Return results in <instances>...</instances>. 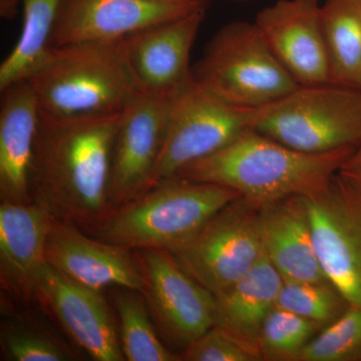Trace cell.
Here are the masks:
<instances>
[{"mask_svg": "<svg viewBox=\"0 0 361 361\" xmlns=\"http://www.w3.org/2000/svg\"><path fill=\"white\" fill-rule=\"evenodd\" d=\"M120 113L58 118L40 113L32 198L59 219L94 227L110 212L111 149Z\"/></svg>", "mask_w": 361, "mask_h": 361, "instance_id": "6da1fadb", "label": "cell"}, {"mask_svg": "<svg viewBox=\"0 0 361 361\" xmlns=\"http://www.w3.org/2000/svg\"><path fill=\"white\" fill-rule=\"evenodd\" d=\"M355 149L305 153L250 128L176 176L230 188L262 207L287 197H310L324 191Z\"/></svg>", "mask_w": 361, "mask_h": 361, "instance_id": "7a4b0ae2", "label": "cell"}, {"mask_svg": "<svg viewBox=\"0 0 361 361\" xmlns=\"http://www.w3.org/2000/svg\"><path fill=\"white\" fill-rule=\"evenodd\" d=\"M239 197L230 188L174 176L114 207L90 229L106 243L174 253Z\"/></svg>", "mask_w": 361, "mask_h": 361, "instance_id": "3957f363", "label": "cell"}, {"mask_svg": "<svg viewBox=\"0 0 361 361\" xmlns=\"http://www.w3.org/2000/svg\"><path fill=\"white\" fill-rule=\"evenodd\" d=\"M27 80L40 113L58 118L121 113L137 94L123 40L51 47Z\"/></svg>", "mask_w": 361, "mask_h": 361, "instance_id": "277c9868", "label": "cell"}, {"mask_svg": "<svg viewBox=\"0 0 361 361\" xmlns=\"http://www.w3.org/2000/svg\"><path fill=\"white\" fill-rule=\"evenodd\" d=\"M251 129L305 153L356 149L361 145V87L298 85L255 109Z\"/></svg>", "mask_w": 361, "mask_h": 361, "instance_id": "5b68a950", "label": "cell"}, {"mask_svg": "<svg viewBox=\"0 0 361 361\" xmlns=\"http://www.w3.org/2000/svg\"><path fill=\"white\" fill-rule=\"evenodd\" d=\"M195 80L234 106L258 109L295 90L255 23L233 21L209 40L192 68Z\"/></svg>", "mask_w": 361, "mask_h": 361, "instance_id": "8992f818", "label": "cell"}, {"mask_svg": "<svg viewBox=\"0 0 361 361\" xmlns=\"http://www.w3.org/2000/svg\"><path fill=\"white\" fill-rule=\"evenodd\" d=\"M259 210L260 207L239 197L171 254L190 276L219 295L245 276L264 254Z\"/></svg>", "mask_w": 361, "mask_h": 361, "instance_id": "52a82bcc", "label": "cell"}, {"mask_svg": "<svg viewBox=\"0 0 361 361\" xmlns=\"http://www.w3.org/2000/svg\"><path fill=\"white\" fill-rule=\"evenodd\" d=\"M254 110L227 103L192 78L175 97L165 142L147 190L250 129Z\"/></svg>", "mask_w": 361, "mask_h": 361, "instance_id": "ba28073f", "label": "cell"}, {"mask_svg": "<svg viewBox=\"0 0 361 361\" xmlns=\"http://www.w3.org/2000/svg\"><path fill=\"white\" fill-rule=\"evenodd\" d=\"M305 198L316 254L327 280L361 306V191L338 175Z\"/></svg>", "mask_w": 361, "mask_h": 361, "instance_id": "9c48e42d", "label": "cell"}, {"mask_svg": "<svg viewBox=\"0 0 361 361\" xmlns=\"http://www.w3.org/2000/svg\"><path fill=\"white\" fill-rule=\"evenodd\" d=\"M208 0H63L51 47L118 42L208 8Z\"/></svg>", "mask_w": 361, "mask_h": 361, "instance_id": "30bf717a", "label": "cell"}, {"mask_svg": "<svg viewBox=\"0 0 361 361\" xmlns=\"http://www.w3.org/2000/svg\"><path fill=\"white\" fill-rule=\"evenodd\" d=\"M176 97L137 94L121 111L111 149V209L148 189L167 135Z\"/></svg>", "mask_w": 361, "mask_h": 361, "instance_id": "8fae6325", "label": "cell"}, {"mask_svg": "<svg viewBox=\"0 0 361 361\" xmlns=\"http://www.w3.org/2000/svg\"><path fill=\"white\" fill-rule=\"evenodd\" d=\"M137 259L145 281L142 294L169 337L187 346L212 329L216 296L170 252L141 249Z\"/></svg>", "mask_w": 361, "mask_h": 361, "instance_id": "7c38bea8", "label": "cell"}, {"mask_svg": "<svg viewBox=\"0 0 361 361\" xmlns=\"http://www.w3.org/2000/svg\"><path fill=\"white\" fill-rule=\"evenodd\" d=\"M207 9L154 26L123 39V51L137 94L178 96L193 78L192 49Z\"/></svg>", "mask_w": 361, "mask_h": 361, "instance_id": "4fadbf2b", "label": "cell"}, {"mask_svg": "<svg viewBox=\"0 0 361 361\" xmlns=\"http://www.w3.org/2000/svg\"><path fill=\"white\" fill-rule=\"evenodd\" d=\"M132 249L90 238L54 215L45 245L47 264L71 281L102 292L111 286L142 292L145 281Z\"/></svg>", "mask_w": 361, "mask_h": 361, "instance_id": "5bb4252c", "label": "cell"}, {"mask_svg": "<svg viewBox=\"0 0 361 361\" xmlns=\"http://www.w3.org/2000/svg\"><path fill=\"white\" fill-rule=\"evenodd\" d=\"M254 23L297 84L330 82L318 0H277L262 9Z\"/></svg>", "mask_w": 361, "mask_h": 361, "instance_id": "9a60e30c", "label": "cell"}, {"mask_svg": "<svg viewBox=\"0 0 361 361\" xmlns=\"http://www.w3.org/2000/svg\"><path fill=\"white\" fill-rule=\"evenodd\" d=\"M35 300L56 317L71 341L92 360H126L101 292L71 281L47 264L40 275Z\"/></svg>", "mask_w": 361, "mask_h": 361, "instance_id": "2e32d148", "label": "cell"}, {"mask_svg": "<svg viewBox=\"0 0 361 361\" xmlns=\"http://www.w3.org/2000/svg\"><path fill=\"white\" fill-rule=\"evenodd\" d=\"M52 218L39 201L0 206V279L8 293L25 302L37 296Z\"/></svg>", "mask_w": 361, "mask_h": 361, "instance_id": "e0dca14e", "label": "cell"}, {"mask_svg": "<svg viewBox=\"0 0 361 361\" xmlns=\"http://www.w3.org/2000/svg\"><path fill=\"white\" fill-rule=\"evenodd\" d=\"M40 110L28 80L1 92L0 196L1 202L27 204L32 198V171Z\"/></svg>", "mask_w": 361, "mask_h": 361, "instance_id": "ac0fdd59", "label": "cell"}, {"mask_svg": "<svg viewBox=\"0 0 361 361\" xmlns=\"http://www.w3.org/2000/svg\"><path fill=\"white\" fill-rule=\"evenodd\" d=\"M259 222L263 252L283 279L329 281L316 254L303 196L287 197L260 207Z\"/></svg>", "mask_w": 361, "mask_h": 361, "instance_id": "d6986e66", "label": "cell"}, {"mask_svg": "<svg viewBox=\"0 0 361 361\" xmlns=\"http://www.w3.org/2000/svg\"><path fill=\"white\" fill-rule=\"evenodd\" d=\"M282 283L283 277L263 254L245 276L216 296L214 327L262 360L259 350L261 330L276 306Z\"/></svg>", "mask_w": 361, "mask_h": 361, "instance_id": "ffe728a7", "label": "cell"}, {"mask_svg": "<svg viewBox=\"0 0 361 361\" xmlns=\"http://www.w3.org/2000/svg\"><path fill=\"white\" fill-rule=\"evenodd\" d=\"M63 0H21L23 21L20 39L0 65V92L27 80L39 68L51 45V37Z\"/></svg>", "mask_w": 361, "mask_h": 361, "instance_id": "44dd1931", "label": "cell"}, {"mask_svg": "<svg viewBox=\"0 0 361 361\" xmlns=\"http://www.w3.org/2000/svg\"><path fill=\"white\" fill-rule=\"evenodd\" d=\"M330 82L361 87V0H323Z\"/></svg>", "mask_w": 361, "mask_h": 361, "instance_id": "7402d4cb", "label": "cell"}, {"mask_svg": "<svg viewBox=\"0 0 361 361\" xmlns=\"http://www.w3.org/2000/svg\"><path fill=\"white\" fill-rule=\"evenodd\" d=\"M120 320V342L126 360H180L165 348L149 317L148 304L142 292L123 288L116 297Z\"/></svg>", "mask_w": 361, "mask_h": 361, "instance_id": "603a6c76", "label": "cell"}, {"mask_svg": "<svg viewBox=\"0 0 361 361\" xmlns=\"http://www.w3.org/2000/svg\"><path fill=\"white\" fill-rule=\"evenodd\" d=\"M323 329L319 323L275 306L261 330L259 350L262 360L297 361Z\"/></svg>", "mask_w": 361, "mask_h": 361, "instance_id": "cb8c5ba5", "label": "cell"}, {"mask_svg": "<svg viewBox=\"0 0 361 361\" xmlns=\"http://www.w3.org/2000/svg\"><path fill=\"white\" fill-rule=\"evenodd\" d=\"M350 304L329 281H293L283 279L276 306L282 310L329 326Z\"/></svg>", "mask_w": 361, "mask_h": 361, "instance_id": "d4e9b609", "label": "cell"}, {"mask_svg": "<svg viewBox=\"0 0 361 361\" xmlns=\"http://www.w3.org/2000/svg\"><path fill=\"white\" fill-rule=\"evenodd\" d=\"M1 349L7 360L66 361L75 355L51 334L28 320H7L1 325Z\"/></svg>", "mask_w": 361, "mask_h": 361, "instance_id": "484cf974", "label": "cell"}, {"mask_svg": "<svg viewBox=\"0 0 361 361\" xmlns=\"http://www.w3.org/2000/svg\"><path fill=\"white\" fill-rule=\"evenodd\" d=\"M297 361H361V306L349 305L307 344Z\"/></svg>", "mask_w": 361, "mask_h": 361, "instance_id": "4316f807", "label": "cell"}, {"mask_svg": "<svg viewBox=\"0 0 361 361\" xmlns=\"http://www.w3.org/2000/svg\"><path fill=\"white\" fill-rule=\"evenodd\" d=\"M186 361H257L245 348L220 329L212 327L186 346L180 355Z\"/></svg>", "mask_w": 361, "mask_h": 361, "instance_id": "83f0119b", "label": "cell"}, {"mask_svg": "<svg viewBox=\"0 0 361 361\" xmlns=\"http://www.w3.org/2000/svg\"><path fill=\"white\" fill-rule=\"evenodd\" d=\"M338 175L361 191V145L342 164Z\"/></svg>", "mask_w": 361, "mask_h": 361, "instance_id": "f1b7e54d", "label": "cell"}, {"mask_svg": "<svg viewBox=\"0 0 361 361\" xmlns=\"http://www.w3.org/2000/svg\"><path fill=\"white\" fill-rule=\"evenodd\" d=\"M21 0H0V16L6 20H11L18 16Z\"/></svg>", "mask_w": 361, "mask_h": 361, "instance_id": "f546056e", "label": "cell"}, {"mask_svg": "<svg viewBox=\"0 0 361 361\" xmlns=\"http://www.w3.org/2000/svg\"><path fill=\"white\" fill-rule=\"evenodd\" d=\"M234 1H247V0H234Z\"/></svg>", "mask_w": 361, "mask_h": 361, "instance_id": "4dcf8cb0", "label": "cell"}]
</instances>
